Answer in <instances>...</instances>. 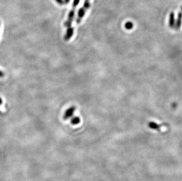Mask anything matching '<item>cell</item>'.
Returning <instances> with one entry per match:
<instances>
[{
    "mask_svg": "<svg viewBox=\"0 0 182 181\" xmlns=\"http://www.w3.org/2000/svg\"><path fill=\"white\" fill-rule=\"evenodd\" d=\"M55 1L60 5L64 4V0H55Z\"/></svg>",
    "mask_w": 182,
    "mask_h": 181,
    "instance_id": "30bf717a",
    "label": "cell"
},
{
    "mask_svg": "<svg viewBox=\"0 0 182 181\" xmlns=\"http://www.w3.org/2000/svg\"><path fill=\"white\" fill-rule=\"evenodd\" d=\"M77 6L76 5H72V9L71 10V11H70L68 15V18L67 21L64 22V26L67 28H69V27L71 26V24L73 21L74 18V15H75V13H76V7Z\"/></svg>",
    "mask_w": 182,
    "mask_h": 181,
    "instance_id": "7a4b0ae2",
    "label": "cell"
},
{
    "mask_svg": "<svg viewBox=\"0 0 182 181\" xmlns=\"http://www.w3.org/2000/svg\"><path fill=\"white\" fill-rule=\"evenodd\" d=\"M80 122V118L78 116H74L71 120V124L73 125H78Z\"/></svg>",
    "mask_w": 182,
    "mask_h": 181,
    "instance_id": "ba28073f",
    "label": "cell"
},
{
    "mask_svg": "<svg viewBox=\"0 0 182 181\" xmlns=\"http://www.w3.org/2000/svg\"><path fill=\"white\" fill-rule=\"evenodd\" d=\"M148 126L151 129L157 130V131H159L160 129V125H158L157 123L154 122H149Z\"/></svg>",
    "mask_w": 182,
    "mask_h": 181,
    "instance_id": "52a82bcc",
    "label": "cell"
},
{
    "mask_svg": "<svg viewBox=\"0 0 182 181\" xmlns=\"http://www.w3.org/2000/svg\"><path fill=\"white\" fill-rule=\"evenodd\" d=\"M70 0H64V4H67L69 3Z\"/></svg>",
    "mask_w": 182,
    "mask_h": 181,
    "instance_id": "7c38bea8",
    "label": "cell"
},
{
    "mask_svg": "<svg viewBox=\"0 0 182 181\" xmlns=\"http://www.w3.org/2000/svg\"><path fill=\"white\" fill-rule=\"evenodd\" d=\"M176 20L175 17V13L173 12H171L169 15V25L171 28H173L175 26Z\"/></svg>",
    "mask_w": 182,
    "mask_h": 181,
    "instance_id": "8992f818",
    "label": "cell"
},
{
    "mask_svg": "<svg viewBox=\"0 0 182 181\" xmlns=\"http://www.w3.org/2000/svg\"><path fill=\"white\" fill-rule=\"evenodd\" d=\"M76 106H71L70 108H68L67 111L65 112L63 116V120H68L70 118H71L72 115H73L74 112L76 111Z\"/></svg>",
    "mask_w": 182,
    "mask_h": 181,
    "instance_id": "3957f363",
    "label": "cell"
},
{
    "mask_svg": "<svg viewBox=\"0 0 182 181\" xmlns=\"http://www.w3.org/2000/svg\"><path fill=\"white\" fill-rule=\"evenodd\" d=\"M91 4H90V0H84V3L83 4V6L81 8L79 9L77 14V18L76 19V23L80 24L84 17L88 9L90 7Z\"/></svg>",
    "mask_w": 182,
    "mask_h": 181,
    "instance_id": "6da1fadb",
    "label": "cell"
},
{
    "mask_svg": "<svg viewBox=\"0 0 182 181\" xmlns=\"http://www.w3.org/2000/svg\"><path fill=\"white\" fill-rule=\"evenodd\" d=\"M73 34H74V28H72V26H70L69 27V28H67L66 33L64 35V39L65 41H68L71 38Z\"/></svg>",
    "mask_w": 182,
    "mask_h": 181,
    "instance_id": "5b68a950",
    "label": "cell"
},
{
    "mask_svg": "<svg viewBox=\"0 0 182 181\" xmlns=\"http://www.w3.org/2000/svg\"><path fill=\"white\" fill-rule=\"evenodd\" d=\"M182 24V6L181 7V9L180 11L178 13L177 19L176 20L175 23V28L176 30H179Z\"/></svg>",
    "mask_w": 182,
    "mask_h": 181,
    "instance_id": "277c9868",
    "label": "cell"
},
{
    "mask_svg": "<svg viewBox=\"0 0 182 181\" xmlns=\"http://www.w3.org/2000/svg\"><path fill=\"white\" fill-rule=\"evenodd\" d=\"M3 104V101H2V99L0 98V105H1V104Z\"/></svg>",
    "mask_w": 182,
    "mask_h": 181,
    "instance_id": "4fadbf2b",
    "label": "cell"
},
{
    "mask_svg": "<svg viewBox=\"0 0 182 181\" xmlns=\"http://www.w3.org/2000/svg\"><path fill=\"white\" fill-rule=\"evenodd\" d=\"M133 23L132 22H130V21H129V22H127L126 23H125L124 24V27L125 28L127 29V30H132L133 28Z\"/></svg>",
    "mask_w": 182,
    "mask_h": 181,
    "instance_id": "9c48e42d",
    "label": "cell"
},
{
    "mask_svg": "<svg viewBox=\"0 0 182 181\" xmlns=\"http://www.w3.org/2000/svg\"><path fill=\"white\" fill-rule=\"evenodd\" d=\"M4 75H5V74H4V72L3 71H0V78L4 77Z\"/></svg>",
    "mask_w": 182,
    "mask_h": 181,
    "instance_id": "8fae6325",
    "label": "cell"
}]
</instances>
